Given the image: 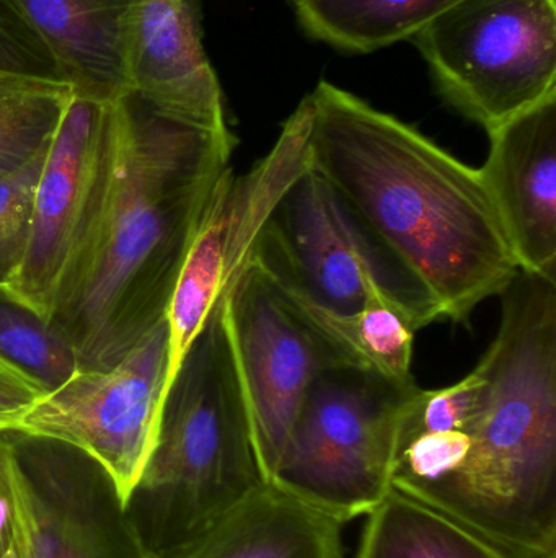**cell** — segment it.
I'll list each match as a JSON object with an SVG mask.
<instances>
[{"label":"cell","mask_w":556,"mask_h":558,"mask_svg":"<svg viewBox=\"0 0 556 558\" xmlns=\"http://www.w3.org/2000/svg\"><path fill=\"white\" fill-rule=\"evenodd\" d=\"M123 59L127 88L153 110L199 130L232 133L195 0H133Z\"/></svg>","instance_id":"7c38bea8"},{"label":"cell","mask_w":556,"mask_h":558,"mask_svg":"<svg viewBox=\"0 0 556 558\" xmlns=\"http://www.w3.org/2000/svg\"><path fill=\"white\" fill-rule=\"evenodd\" d=\"M46 154L48 150L23 169L0 177V284H10L25 260L33 199Z\"/></svg>","instance_id":"603a6c76"},{"label":"cell","mask_w":556,"mask_h":558,"mask_svg":"<svg viewBox=\"0 0 556 558\" xmlns=\"http://www.w3.org/2000/svg\"><path fill=\"white\" fill-rule=\"evenodd\" d=\"M74 88L0 74V177L48 150Z\"/></svg>","instance_id":"44dd1931"},{"label":"cell","mask_w":556,"mask_h":558,"mask_svg":"<svg viewBox=\"0 0 556 558\" xmlns=\"http://www.w3.org/2000/svg\"><path fill=\"white\" fill-rule=\"evenodd\" d=\"M261 485L219 302L170 377L152 452L124 510L147 556L169 557Z\"/></svg>","instance_id":"277c9868"},{"label":"cell","mask_w":556,"mask_h":558,"mask_svg":"<svg viewBox=\"0 0 556 558\" xmlns=\"http://www.w3.org/2000/svg\"><path fill=\"white\" fill-rule=\"evenodd\" d=\"M411 39L441 94L486 133L556 90L555 0H460Z\"/></svg>","instance_id":"52a82bcc"},{"label":"cell","mask_w":556,"mask_h":558,"mask_svg":"<svg viewBox=\"0 0 556 558\" xmlns=\"http://www.w3.org/2000/svg\"><path fill=\"white\" fill-rule=\"evenodd\" d=\"M342 530L339 521L264 484L198 543L162 558H343Z\"/></svg>","instance_id":"9a60e30c"},{"label":"cell","mask_w":556,"mask_h":558,"mask_svg":"<svg viewBox=\"0 0 556 558\" xmlns=\"http://www.w3.org/2000/svg\"><path fill=\"white\" fill-rule=\"evenodd\" d=\"M0 363L29 380L42 396L78 371L64 335L10 284H0Z\"/></svg>","instance_id":"ffe728a7"},{"label":"cell","mask_w":556,"mask_h":558,"mask_svg":"<svg viewBox=\"0 0 556 558\" xmlns=\"http://www.w3.org/2000/svg\"><path fill=\"white\" fill-rule=\"evenodd\" d=\"M274 284L336 312L361 311L381 298L415 330L441 320L440 305L309 166L268 215L248 251Z\"/></svg>","instance_id":"5b68a950"},{"label":"cell","mask_w":556,"mask_h":558,"mask_svg":"<svg viewBox=\"0 0 556 558\" xmlns=\"http://www.w3.org/2000/svg\"><path fill=\"white\" fill-rule=\"evenodd\" d=\"M499 298L469 451L413 500L509 558H547L556 553V279L519 270Z\"/></svg>","instance_id":"3957f363"},{"label":"cell","mask_w":556,"mask_h":558,"mask_svg":"<svg viewBox=\"0 0 556 558\" xmlns=\"http://www.w3.org/2000/svg\"><path fill=\"white\" fill-rule=\"evenodd\" d=\"M547 558H556V553L552 554V556H548Z\"/></svg>","instance_id":"4316f807"},{"label":"cell","mask_w":556,"mask_h":558,"mask_svg":"<svg viewBox=\"0 0 556 558\" xmlns=\"http://www.w3.org/2000/svg\"><path fill=\"white\" fill-rule=\"evenodd\" d=\"M77 94L111 101L127 88L124 26L133 0H5Z\"/></svg>","instance_id":"5bb4252c"},{"label":"cell","mask_w":556,"mask_h":558,"mask_svg":"<svg viewBox=\"0 0 556 558\" xmlns=\"http://www.w3.org/2000/svg\"><path fill=\"white\" fill-rule=\"evenodd\" d=\"M116 172L103 216L55 294L49 320L78 371L116 366L169 315L186 255L234 134L163 117L133 90L111 100Z\"/></svg>","instance_id":"6da1fadb"},{"label":"cell","mask_w":556,"mask_h":558,"mask_svg":"<svg viewBox=\"0 0 556 558\" xmlns=\"http://www.w3.org/2000/svg\"><path fill=\"white\" fill-rule=\"evenodd\" d=\"M41 397L29 380L0 363V435L13 432Z\"/></svg>","instance_id":"484cf974"},{"label":"cell","mask_w":556,"mask_h":558,"mask_svg":"<svg viewBox=\"0 0 556 558\" xmlns=\"http://www.w3.org/2000/svg\"><path fill=\"white\" fill-rule=\"evenodd\" d=\"M297 19L320 41L371 52L411 39L460 0H293Z\"/></svg>","instance_id":"d6986e66"},{"label":"cell","mask_w":556,"mask_h":558,"mask_svg":"<svg viewBox=\"0 0 556 558\" xmlns=\"http://www.w3.org/2000/svg\"><path fill=\"white\" fill-rule=\"evenodd\" d=\"M420 387L335 366L307 392L271 485L349 523L391 492L398 423Z\"/></svg>","instance_id":"8992f818"},{"label":"cell","mask_w":556,"mask_h":558,"mask_svg":"<svg viewBox=\"0 0 556 558\" xmlns=\"http://www.w3.org/2000/svg\"><path fill=\"white\" fill-rule=\"evenodd\" d=\"M368 517L358 558H509L479 534L394 488Z\"/></svg>","instance_id":"ac0fdd59"},{"label":"cell","mask_w":556,"mask_h":558,"mask_svg":"<svg viewBox=\"0 0 556 558\" xmlns=\"http://www.w3.org/2000/svg\"><path fill=\"white\" fill-rule=\"evenodd\" d=\"M0 74L67 84L48 49L5 0H0Z\"/></svg>","instance_id":"d4e9b609"},{"label":"cell","mask_w":556,"mask_h":558,"mask_svg":"<svg viewBox=\"0 0 556 558\" xmlns=\"http://www.w3.org/2000/svg\"><path fill=\"white\" fill-rule=\"evenodd\" d=\"M309 163L413 275L443 318L466 322L519 271L480 169L322 81L309 95Z\"/></svg>","instance_id":"7a4b0ae2"},{"label":"cell","mask_w":556,"mask_h":558,"mask_svg":"<svg viewBox=\"0 0 556 558\" xmlns=\"http://www.w3.org/2000/svg\"><path fill=\"white\" fill-rule=\"evenodd\" d=\"M32 495L15 451L5 435H0V558L32 557Z\"/></svg>","instance_id":"cb8c5ba5"},{"label":"cell","mask_w":556,"mask_h":558,"mask_svg":"<svg viewBox=\"0 0 556 558\" xmlns=\"http://www.w3.org/2000/svg\"><path fill=\"white\" fill-rule=\"evenodd\" d=\"M489 137L480 172L519 270L556 279V90Z\"/></svg>","instance_id":"4fadbf2b"},{"label":"cell","mask_w":556,"mask_h":558,"mask_svg":"<svg viewBox=\"0 0 556 558\" xmlns=\"http://www.w3.org/2000/svg\"><path fill=\"white\" fill-rule=\"evenodd\" d=\"M114 172L113 105L74 92L36 183L25 260L10 282L48 318L62 279L103 216Z\"/></svg>","instance_id":"30bf717a"},{"label":"cell","mask_w":556,"mask_h":558,"mask_svg":"<svg viewBox=\"0 0 556 558\" xmlns=\"http://www.w3.org/2000/svg\"><path fill=\"white\" fill-rule=\"evenodd\" d=\"M276 289L346 364L372 371L394 383H415L411 361L417 330L387 302L371 298L361 311L336 314L280 286Z\"/></svg>","instance_id":"e0dca14e"},{"label":"cell","mask_w":556,"mask_h":558,"mask_svg":"<svg viewBox=\"0 0 556 558\" xmlns=\"http://www.w3.org/2000/svg\"><path fill=\"white\" fill-rule=\"evenodd\" d=\"M170 376L172 343L165 318L116 366L77 371L42 396L13 432L81 449L108 472L126 504L152 452Z\"/></svg>","instance_id":"9c48e42d"},{"label":"cell","mask_w":556,"mask_h":558,"mask_svg":"<svg viewBox=\"0 0 556 558\" xmlns=\"http://www.w3.org/2000/svg\"><path fill=\"white\" fill-rule=\"evenodd\" d=\"M486 390L489 383L479 366L453 386L418 389L401 413L397 439L427 432H466L482 412Z\"/></svg>","instance_id":"7402d4cb"},{"label":"cell","mask_w":556,"mask_h":558,"mask_svg":"<svg viewBox=\"0 0 556 558\" xmlns=\"http://www.w3.org/2000/svg\"><path fill=\"white\" fill-rule=\"evenodd\" d=\"M232 180L234 170L227 167L212 190L170 302L166 320L172 374L247 258V247L235 219Z\"/></svg>","instance_id":"2e32d148"},{"label":"cell","mask_w":556,"mask_h":558,"mask_svg":"<svg viewBox=\"0 0 556 558\" xmlns=\"http://www.w3.org/2000/svg\"><path fill=\"white\" fill-rule=\"evenodd\" d=\"M7 436L35 514L29 558H149L113 478L90 456L45 436Z\"/></svg>","instance_id":"8fae6325"},{"label":"cell","mask_w":556,"mask_h":558,"mask_svg":"<svg viewBox=\"0 0 556 558\" xmlns=\"http://www.w3.org/2000/svg\"><path fill=\"white\" fill-rule=\"evenodd\" d=\"M221 312L255 456L264 484H271L313 380L349 364L251 262L228 282Z\"/></svg>","instance_id":"ba28073f"}]
</instances>
